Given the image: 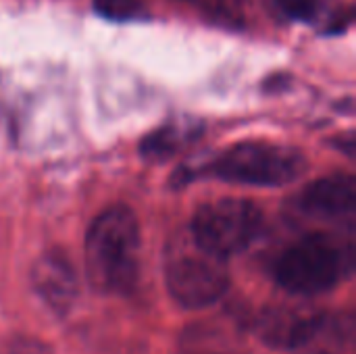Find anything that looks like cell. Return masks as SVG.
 Wrapping results in <instances>:
<instances>
[{
	"label": "cell",
	"mask_w": 356,
	"mask_h": 354,
	"mask_svg": "<svg viewBox=\"0 0 356 354\" xmlns=\"http://www.w3.org/2000/svg\"><path fill=\"white\" fill-rule=\"evenodd\" d=\"M86 275L102 296H127L140 273V225L131 209H104L86 234Z\"/></svg>",
	"instance_id": "1"
},
{
	"label": "cell",
	"mask_w": 356,
	"mask_h": 354,
	"mask_svg": "<svg viewBox=\"0 0 356 354\" xmlns=\"http://www.w3.org/2000/svg\"><path fill=\"white\" fill-rule=\"evenodd\" d=\"M355 271L350 232H311L286 246L273 261L275 284L294 296H319L338 288Z\"/></svg>",
	"instance_id": "2"
},
{
	"label": "cell",
	"mask_w": 356,
	"mask_h": 354,
	"mask_svg": "<svg viewBox=\"0 0 356 354\" xmlns=\"http://www.w3.org/2000/svg\"><path fill=\"white\" fill-rule=\"evenodd\" d=\"M307 171V159L300 150L275 144V142H240L204 165L196 169H184L186 179L194 177H215L229 184L242 186H261V188H277L296 182Z\"/></svg>",
	"instance_id": "3"
},
{
	"label": "cell",
	"mask_w": 356,
	"mask_h": 354,
	"mask_svg": "<svg viewBox=\"0 0 356 354\" xmlns=\"http://www.w3.org/2000/svg\"><path fill=\"white\" fill-rule=\"evenodd\" d=\"M257 338L275 351L336 354L350 342L353 319L298 307H265L250 321Z\"/></svg>",
	"instance_id": "4"
},
{
	"label": "cell",
	"mask_w": 356,
	"mask_h": 354,
	"mask_svg": "<svg viewBox=\"0 0 356 354\" xmlns=\"http://www.w3.org/2000/svg\"><path fill=\"white\" fill-rule=\"evenodd\" d=\"M163 269L169 296L184 309H207L229 290L227 261L202 248L188 230L169 240Z\"/></svg>",
	"instance_id": "5"
},
{
	"label": "cell",
	"mask_w": 356,
	"mask_h": 354,
	"mask_svg": "<svg viewBox=\"0 0 356 354\" xmlns=\"http://www.w3.org/2000/svg\"><path fill=\"white\" fill-rule=\"evenodd\" d=\"M263 213L257 204L242 198H221L202 204L188 232L209 252L229 259L244 252L261 234Z\"/></svg>",
	"instance_id": "6"
},
{
	"label": "cell",
	"mask_w": 356,
	"mask_h": 354,
	"mask_svg": "<svg viewBox=\"0 0 356 354\" xmlns=\"http://www.w3.org/2000/svg\"><path fill=\"white\" fill-rule=\"evenodd\" d=\"M29 284L44 309L58 319H65L77 305L79 277L71 257L63 248H50L35 259Z\"/></svg>",
	"instance_id": "7"
},
{
	"label": "cell",
	"mask_w": 356,
	"mask_h": 354,
	"mask_svg": "<svg viewBox=\"0 0 356 354\" xmlns=\"http://www.w3.org/2000/svg\"><path fill=\"white\" fill-rule=\"evenodd\" d=\"M294 207L309 219L353 223L356 211L355 177L338 173L315 179L298 192Z\"/></svg>",
	"instance_id": "8"
},
{
	"label": "cell",
	"mask_w": 356,
	"mask_h": 354,
	"mask_svg": "<svg viewBox=\"0 0 356 354\" xmlns=\"http://www.w3.org/2000/svg\"><path fill=\"white\" fill-rule=\"evenodd\" d=\"M181 142H184V134L173 125H165L144 138V142L140 144V154L148 161L161 163L173 156L179 150Z\"/></svg>",
	"instance_id": "9"
},
{
	"label": "cell",
	"mask_w": 356,
	"mask_h": 354,
	"mask_svg": "<svg viewBox=\"0 0 356 354\" xmlns=\"http://www.w3.org/2000/svg\"><path fill=\"white\" fill-rule=\"evenodd\" d=\"M92 4L98 15L113 21H127L144 15L142 0H92Z\"/></svg>",
	"instance_id": "10"
},
{
	"label": "cell",
	"mask_w": 356,
	"mask_h": 354,
	"mask_svg": "<svg viewBox=\"0 0 356 354\" xmlns=\"http://www.w3.org/2000/svg\"><path fill=\"white\" fill-rule=\"evenodd\" d=\"M277 4L292 19H311L319 8V0H277Z\"/></svg>",
	"instance_id": "11"
},
{
	"label": "cell",
	"mask_w": 356,
	"mask_h": 354,
	"mask_svg": "<svg viewBox=\"0 0 356 354\" xmlns=\"http://www.w3.org/2000/svg\"><path fill=\"white\" fill-rule=\"evenodd\" d=\"M6 354H52V351L35 340V338H29V336H17L15 340L8 342L6 346Z\"/></svg>",
	"instance_id": "12"
},
{
	"label": "cell",
	"mask_w": 356,
	"mask_h": 354,
	"mask_svg": "<svg viewBox=\"0 0 356 354\" xmlns=\"http://www.w3.org/2000/svg\"><path fill=\"white\" fill-rule=\"evenodd\" d=\"M194 354H232V353H225V351H217V348H213V351H198V353Z\"/></svg>",
	"instance_id": "13"
}]
</instances>
